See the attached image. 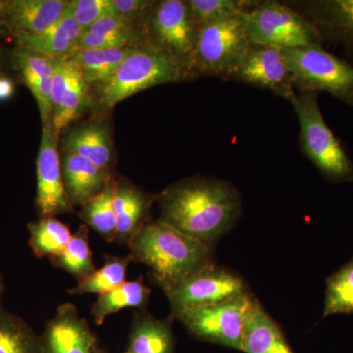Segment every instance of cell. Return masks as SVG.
<instances>
[{
  "label": "cell",
  "mask_w": 353,
  "mask_h": 353,
  "mask_svg": "<svg viewBox=\"0 0 353 353\" xmlns=\"http://www.w3.org/2000/svg\"><path fill=\"white\" fill-rule=\"evenodd\" d=\"M160 218L190 238L210 246L231 231L241 214V199L234 185L194 176L157 194Z\"/></svg>",
  "instance_id": "obj_1"
},
{
  "label": "cell",
  "mask_w": 353,
  "mask_h": 353,
  "mask_svg": "<svg viewBox=\"0 0 353 353\" xmlns=\"http://www.w3.org/2000/svg\"><path fill=\"white\" fill-rule=\"evenodd\" d=\"M127 245L132 260L148 267L152 282L163 292L213 263L210 246L161 219L145 223Z\"/></svg>",
  "instance_id": "obj_2"
},
{
  "label": "cell",
  "mask_w": 353,
  "mask_h": 353,
  "mask_svg": "<svg viewBox=\"0 0 353 353\" xmlns=\"http://www.w3.org/2000/svg\"><path fill=\"white\" fill-rule=\"evenodd\" d=\"M190 69L152 43L137 46L112 76L97 88V106L111 110L128 97L164 83L192 80Z\"/></svg>",
  "instance_id": "obj_3"
},
{
  "label": "cell",
  "mask_w": 353,
  "mask_h": 353,
  "mask_svg": "<svg viewBox=\"0 0 353 353\" xmlns=\"http://www.w3.org/2000/svg\"><path fill=\"white\" fill-rule=\"evenodd\" d=\"M290 104L299 119V139L306 157L331 182H352L353 161L323 117L318 94L301 92Z\"/></svg>",
  "instance_id": "obj_4"
},
{
  "label": "cell",
  "mask_w": 353,
  "mask_h": 353,
  "mask_svg": "<svg viewBox=\"0 0 353 353\" xmlns=\"http://www.w3.org/2000/svg\"><path fill=\"white\" fill-rule=\"evenodd\" d=\"M294 88L328 92L353 108V66L322 46L282 50Z\"/></svg>",
  "instance_id": "obj_5"
},
{
  "label": "cell",
  "mask_w": 353,
  "mask_h": 353,
  "mask_svg": "<svg viewBox=\"0 0 353 353\" xmlns=\"http://www.w3.org/2000/svg\"><path fill=\"white\" fill-rule=\"evenodd\" d=\"M250 44L243 16L201 26L190 62L192 76L232 80Z\"/></svg>",
  "instance_id": "obj_6"
},
{
  "label": "cell",
  "mask_w": 353,
  "mask_h": 353,
  "mask_svg": "<svg viewBox=\"0 0 353 353\" xmlns=\"http://www.w3.org/2000/svg\"><path fill=\"white\" fill-rule=\"evenodd\" d=\"M250 43L281 50L321 46L322 36L314 23L278 1L259 2L243 15Z\"/></svg>",
  "instance_id": "obj_7"
},
{
  "label": "cell",
  "mask_w": 353,
  "mask_h": 353,
  "mask_svg": "<svg viewBox=\"0 0 353 353\" xmlns=\"http://www.w3.org/2000/svg\"><path fill=\"white\" fill-rule=\"evenodd\" d=\"M171 306V318L188 309L225 303L250 294L245 279L236 272L208 265L165 290Z\"/></svg>",
  "instance_id": "obj_8"
},
{
  "label": "cell",
  "mask_w": 353,
  "mask_h": 353,
  "mask_svg": "<svg viewBox=\"0 0 353 353\" xmlns=\"http://www.w3.org/2000/svg\"><path fill=\"white\" fill-rule=\"evenodd\" d=\"M199 29L187 0L155 1L146 24L148 41L170 53L190 71Z\"/></svg>",
  "instance_id": "obj_9"
},
{
  "label": "cell",
  "mask_w": 353,
  "mask_h": 353,
  "mask_svg": "<svg viewBox=\"0 0 353 353\" xmlns=\"http://www.w3.org/2000/svg\"><path fill=\"white\" fill-rule=\"evenodd\" d=\"M252 294L183 311L176 319L199 340L241 350L246 310Z\"/></svg>",
  "instance_id": "obj_10"
},
{
  "label": "cell",
  "mask_w": 353,
  "mask_h": 353,
  "mask_svg": "<svg viewBox=\"0 0 353 353\" xmlns=\"http://www.w3.org/2000/svg\"><path fill=\"white\" fill-rule=\"evenodd\" d=\"M59 136L51 121L43 125L37 159L36 206L39 218L55 217L72 212L74 209L62 176L58 152Z\"/></svg>",
  "instance_id": "obj_11"
},
{
  "label": "cell",
  "mask_w": 353,
  "mask_h": 353,
  "mask_svg": "<svg viewBox=\"0 0 353 353\" xmlns=\"http://www.w3.org/2000/svg\"><path fill=\"white\" fill-rule=\"evenodd\" d=\"M232 80L270 90L290 103L296 99V88L282 50L275 46L250 43Z\"/></svg>",
  "instance_id": "obj_12"
},
{
  "label": "cell",
  "mask_w": 353,
  "mask_h": 353,
  "mask_svg": "<svg viewBox=\"0 0 353 353\" xmlns=\"http://www.w3.org/2000/svg\"><path fill=\"white\" fill-rule=\"evenodd\" d=\"M68 0H0V28L17 41L43 34L58 22Z\"/></svg>",
  "instance_id": "obj_13"
},
{
  "label": "cell",
  "mask_w": 353,
  "mask_h": 353,
  "mask_svg": "<svg viewBox=\"0 0 353 353\" xmlns=\"http://www.w3.org/2000/svg\"><path fill=\"white\" fill-rule=\"evenodd\" d=\"M43 353H94L97 338L76 306L63 303L46 323L41 334Z\"/></svg>",
  "instance_id": "obj_14"
},
{
  "label": "cell",
  "mask_w": 353,
  "mask_h": 353,
  "mask_svg": "<svg viewBox=\"0 0 353 353\" xmlns=\"http://www.w3.org/2000/svg\"><path fill=\"white\" fill-rule=\"evenodd\" d=\"M11 63L21 81L31 90L41 113L43 125L52 117V77L55 60L15 44L11 52Z\"/></svg>",
  "instance_id": "obj_15"
},
{
  "label": "cell",
  "mask_w": 353,
  "mask_h": 353,
  "mask_svg": "<svg viewBox=\"0 0 353 353\" xmlns=\"http://www.w3.org/2000/svg\"><path fill=\"white\" fill-rule=\"evenodd\" d=\"M61 171L65 190L74 208L92 201L113 178L110 171L71 152H64L61 157Z\"/></svg>",
  "instance_id": "obj_16"
},
{
  "label": "cell",
  "mask_w": 353,
  "mask_h": 353,
  "mask_svg": "<svg viewBox=\"0 0 353 353\" xmlns=\"http://www.w3.org/2000/svg\"><path fill=\"white\" fill-rule=\"evenodd\" d=\"M241 352L294 353L280 326L253 296L245 313Z\"/></svg>",
  "instance_id": "obj_17"
},
{
  "label": "cell",
  "mask_w": 353,
  "mask_h": 353,
  "mask_svg": "<svg viewBox=\"0 0 353 353\" xmlns=\"http://www.w3.org/2000/svg\"><path fill=\"white\" fill-rule=\"evenodd\" d=\"M157 196L146 194L127 181L116 180L114 192L116 239L121 245H128L139 228L148 223V212Z\"/></svg>",
  "instance_id": "obj_18"
},
{
  "label": "cell",
  "mask_w": 353,
  "mask_h": 353,
  "mask_svg": "<svg viewBox=\"0 0 353 353\" xmlns=\"http://www.w3.org/2000/svg\"><path fill=\"white\" fill-rule=\"evenodd\" d=\"M145 43H150L145 29L114 13L83 32L78 50L129 48Z\"/></svg>",
  "instance_id": "obj_19"
},
{
  "label": "cell",
  "mask_w": 353,
  "mask_h": 353,
  "mask_svg": "<svg viewBox=\"0 0 353 353\" xmlns=\"http://www.w3.org/2000/svg\"><path fill=\"white\" fill-rule=\"evenodd\" d=\"M64 152L87 158L110 171L114 161L112 137L108 123L92 121L75 128L64 139Z\"/></svg>",
  "instance_id": "obj_20"
},
{
  "label": "cell",
  "mask_w": 353,
  "mask_h": 353,
  "mask_svg": "<svg viewBox=\"0 0 353 353\" xmlns=\"http://www.w3.org/2000/svg\"><path fill=\"white\" fill-rule=\"evenodd\" d=\"M83 32L82 28L70 12L68 7L63 17L50 29L34 38L15 41V44L36 51L53 60L63 59L73 57L78 51Z\"/></svg>",
  "instance_id": "obj_21"
},
{
  "label": "cell",
  "mask_w": 353,
  "mask_h": 353,
  "mask_svg": "<svg viewBox=\"0 0 353 353\" xmlns=\"http://www.w3.org/2000/svg\"><path fill=\"white\" fill-rule=\"evenodd\" d=\"M124 353H175L172 318L157 319L145 311L136 313Z\"/></svg>",
  "instance_id": "obj_22"
},
{
  "label": "cell",
  "mask_w": 353,
  "mask_h": 353,
  "mask_svg": "<svg viewBox=\"0 0 353 353\" xmlns=\"http://www.w3.org/2000/svg\"><path fill=\"white\" fill-rule=\"evenodd\" d=\"M90 88L75 64L66 87L52 99L51 122L58 134L78 120L92 104L94 97Z\"/></svg>",
  "instance_id": "obj_23"
},
{
  "label": "cell",
  "mask_w": 353,
  "mask_h": 353,
  "mask_svg": "<svg viewBox=\"0 0 353 353\" xmlns=\"http://www.w3.org/2000/svg\"><path fill=\"white\" fill-rule=\"evenodd\" d=\"M137 46L79 50L72 57L90 88L106 82Z\"/></svg>",
  "instance_id": "obj_24"
},
{
  "label": "cell",
  "mask_w": 353,
  "mask_h": 353,
  "mask_svg": "<svg viewBox=\"0 0 353 353\" xmlns=\"http://www.w3.org/2000/svg\"><path fill=\"white\" fill-rule=\"evenodd\" d=\"M152 290L143 285V278L125 282L120 287L101 294L92 304V316L95 324L102 325L108 316L119 312L123 308H138L145 311Z\"/></svg>",
  "instance_id": "obj_25"
},
{
  "label": "cell",
  "mask_w": 353,
  "mask_h": 353,
  "mask_svg": "<svg viewBox=\"0 0 353 353\" xmlns=\"http://www.w3.org/2000/svg\"><path fill=\"white\" fill-rule=\"evenodd\" d=\"M29 245L39 259L57 256L60 254L73 234L63 222L55 217L39 218L28 224Z\"/></svg>",
  "instance_id": "obj_26"
},
{
  "label": "cell",
  "mask_w": 353,
  "mask_h": 353,
  "mask_svg": "<svg viewBox=\"0 0 353 353\" xmlns=\"http://www.w3.org/2000/svg\"><path fill=\"white\" fill-rule=\"evenodd\" d=\"M0 353H43L41 336L3 307L0 308Z\"/></svg>",
  "instance_id": "obj_27"
},
{
  "label": "cell",
  "mask_w": 353,
  "mask_h": 353,
  "mask_svg": "<svg viewBox=\"0 0 353 353\" xmlns=\"http://www.w3.org/2000/svg\"><path fill=\"white\" fill-rule=\"evenodd\" d=\"M132 261L131 254L123 257L106 255L103 267L97 269L92 275L78 282L76 287L68 290L69 294L73 296L97 294L101 296L120 287L127 282L128 267Z\"/></svg>",
  "instance_id": "obj_28"
},
{
  "label": "cell",
  "mask_w": 353,
  "mask_h": 353,
  "mask_svg": "<svg viewBox=\"0 0 353 353\" xmlns=\"http://www.w3.org/2000/svg\"><path fill=\"white\" fill-rule=\"evenodd\" d=\"M116 180L112 178L101 194L82 206L80 216L87 226L92 228L108 243L115 241L116 222L114 192Z\"/></svg>",
  "instance_id": "obj_29"
},
{
  "label": "cell",
  "mask_w": 353,
  "mask_h": 353,
  "mask_svg": "<svg viewBox=\"0 0 353 353\" xmlns=\"http://www.w3.org/2000/svg\"><path fill=\"white\" fill-rule=\"evenodd\" d=\"M50 260L53 266L68 272L78 280V282L92 275L97 268L88 243V227H81L79 231L72 236L63 252Z\"/></svg>",
  "instance_id": "obj_30"
},
{
  "label": "cell",
  "mask_w": 353,
  "mask_h": 353,
  "mask_svg": "<svg viewBox=\"0 0 353 353\" xmlns=\"http://www.w3.org/2000/svg\"><path fill=\"white\" fill-rule=\"evenodd\" d=\"M322 318L334 314H353V259L327 280Z\"/></svg>",
  "instance_id": "obj_31"
},
{
  "label": "cell",
  "mask_w": 353,
  "mask_h": 353,
  "mask_svg": "<svg viewBox=\"0 0 353 353\" xmlns=\"http://www.w3.org/2000/svg\"><path fill=\"white\" fill-rule=\"evenodd\" d=\"M190 12L199 26L240 17L256 6L245 0H187Z\"/></svg>",
  "instance_id": "obj_32"
},
{
  "label": "cell",
  "mask_w": 353,
  "mask_h": 353,
  "mask_svg": "<svg viewBox=\"0 0 353 353\" xmlns=\"http://www.w3.org/2000/svg\"><path fill=\"white\" fill-rule=\"evenodd\" d=\"M69 10L83 31L101 18L115 13L111 0H71Z\"/></svg>",
  "instance_id": "obj_33"
},
{
  "label": "cell",
  "mask_w": 353,
  "mask_h": 353,
  "mask_svg": "<svg viewBox=\"0 0 353 353\" xmlns=\"http://www.w3.org/2000/svg\"><path fill=\"white\" fill-rule=\"evenodd\" d=\"M326 20L333 29L347 39L353 48V0H334L323 3Z\"/></svg>",
  "instance_id": "obj_34"
},
{
  "label": "cell",
  "mask_w": 353,
  "mask_h": 353,
  "mask_svg": "<svg viewBox=\"0 0 353 353\" xmlns=\"http://www.w3.org/2000/svg\"><path fill=\"white\" fill-rule=\"evenodd\" d=\"M111 1H112L116 15L146 30L148 17L155 1L152 0H111Z\"/></svg>",
  "instance_id": "obj_35"
},
{
  "label": "cell",
  "mask_w": 353,
  "mask_h": 353,
  "mask_svg": "<svg viewBox=\"0 0 353 353\" xmlns=\"http://www.w3.org/2000/svg\"><path fill=\"white\" fill-rule=\"evenodd\" d=\"M15 92V83L12 79L0 73V101L10 99Z\"/></svg>",
  "instance_id": "obj_36"
},
{
  "label": "cell",
  "mask_w": 353,
  "mask_h": 353,
  "mask_svg": "<svg viewBox=\"0 0 353 353\" xmlns=\"http://www.w3.org/2000/svg\"><path fill=\"white\" fill-rule=\"evenodd\" d=\"M4 292V282L2 278L1 273H0V308L2 307V299H3Z\"/></svg>",
  "instance_id": "obj_37"
},
{
  "label": "cell",
  "mask_w": 353,
  "mask_h": 353,
  "mask_svg": "<svg viewBox=\"0 0 353 353\" xmlns=\"http://www.w3.org/2000/svg\"><path fill=\"white\" fill-rule=\"evenodd\" d=\"M94 353H108L105 350L99 347V343H97V347H95Z\"/></svg>",
  "instance_id": "obj_38"
},
{
  "label": "cell",
  "mask_w": 353,
  "mask_h": 353,
  "mask_svg": "<svg viewBox=\"0 0 353 353\" xmlns=\"http://www.w3.org/2000/svg\"><path fill=\"white\" fill-rule=\"evenodd\" d=\"M0 32H3L2 31L1 28H0ZM1 66H2V50L1 46H0V73H1Z\"/></svg>",
  "instance_id": "obj_39"
}]
</instances>
